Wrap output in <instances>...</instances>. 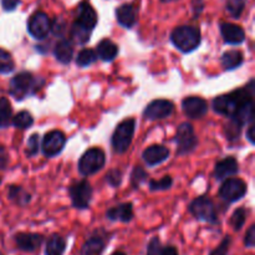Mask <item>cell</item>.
<instances>
[{
    "label": "cell",
    "mask_w": 255,
    "mask_h": 255,
    "mask_svg": "<svg viewBox=\"0 0 255 255\" xmlns=\"http://www.w3.org/2000/svg\"><path fill=\"white\" fill-rule=\"evenodd\" d=\"M7 164V152L2 146H0V169H4Z\"/></svg>",
    "instance_id": "45"
},
{
    "label": "cell",
    "mask_w": 255,
    "mask_h": 255,
    "mask_svg": "<svg viewBox=\"0 0 255 255\" xmlns=\"http://www.w3.org/2000/svg\"><path fill=\"white\" fill-rule=\"evenodd\" d=\"M116 19L121 26L131 29L137 21V10L132 4H122L116 9Z\"/></svg>",
    "instance_id": "18"
},
{
    "label": "cell",
    "mask_w": 255,
    "mask_h": 255,
    "mask_svg": "<svg viewBox=\"0 0 255 255\" xmlns=\"http://www.w3.org/2000/svg\"><path fill=\"white\" fill-rule=\"evenodd\" d=\"M7 197H9L10 201H12L20 207L26 206L31 198L30 194L20 186H10L7 189Z\"/></svg>",
    "instance_id": "26"
},
{
    "label": "cell",
    "mask_w": 255,
    "mask_h": 255,
    "mask_svg": "<svg viewBox=\"0 0 255 255\" xmlns=\"http://www.w3.org/2000/svg\"><path fill=\"white\" fill-rule=\"evenodd\" d=\"M189 212L194 218L199 219V221L207 222V223H217V213L216 207H214L213 202L206 196L198 197L194 199L189 206Z\"/></svg>",
    "instance_id": "7"
},
{
    "label": "cell",
    "mask_w": 255,
    "mask_h": 255,
    "mask_svg": "<svg viewBox=\"0 0 255 255\" xmlns=\"http://www.w3.org/2000/svg\"><path fill=\"white\" fill-rule=\"evenodd\" d=\"M244 61L243 54L238 50H231L222 55V66L224 70H234L241 66Z\"/></svg>",
    "instance_id": "25"
},
{
    "label": "cell",
    "mask_w": 255,
    "mask_h": 255,
    "mask_svg": "<svg viewBox=\"0 0 255 255\" xmlns=\"http://www.w3.org/2000/svg\"><path fill=\"white\" fill-rule=\"evenodd\" d=\"M0 255H2V254H1V253H0Z\"/></svg>",
    "instance_id": "49"
},
{
    "label": "cell",
    "mask_w": 255,
    "mask_h": 255,
    "mask_svg": "<svg viewBox=\"0 0 255 255\" xmlns=\"http://www.w3.org/2000/svg\"><path fill=\"white\" fill-rule=\"evenodd\" d=\"M0 2H1V7L4 11L11 12L19 6L21 0H0Z\"/></svg>",
    "instance_id": "41"
},
{
    "label": "cell",
    "mask_w": 255,
    "mask_h": 255,
    "mask_svg": "<svg viewBox=\"0 0 255 255\" xmlns=\"http://www.w3.org/2000/svg\"><path fill=\"white\" fill-rule=\"evenodd\" d=\"M247 193V184L246 182L239 178H229L226 179L219 189V196L223 201L228 203H234L243 198Z\"/></svg>",
    "instance_id": "10"
},
{
    "label": "cell",
    "mask_w": 255,
    "mask_h": 255,
    "mask_svg": "<svg viewBox=\"0 0 255 255\" xmlns=\"http://www.w3.org/2000/svg\"><path fill=\"white\" fill-rule=\"evenodd\" d=\"M162 2H172V1H177V0H161Z\"/></svg>",
    "instance_id": "48"
},
{
    "label": "cell",
    "mask_w": 255,
    "mask_h": 255,
    "mask_svg": "<svg viewBox=\"0 0 255 255\" xmlns=\"http://www.w3.org/2000/svg\"><path fill=\"white\" fill-rule=\"evenodd\" d=\"M221 34L224 42L229 45H239L246 40V32L242 26L232 22H222Z\"/></svg>",
    "instance_id": "16"
},
{
    "label": "cell",
    "mask_w": 255,
    "mask_h": 255,
    "mask_svg": "<svg viewBox=\"0 0 255 255\" xmlns=\"http://www.w3.org/2000/svg\"><path fill=\"white\" fill-rule=\"evenodd\" d=\"M254 80H251L249 84L243 89H239L231 94L222 95L214 99L213 110L217 114L224 115V116L232 117L244 104L249 101H253L254 99Z\"/></svg>",
    "instance_id": "1"
},
{
    "label": "cell",
    "mask_w": 255,
    "mask_h": 255,
    "mask_svg": "<svg viewBox=\"0 0 255 255\" xmlns=\"http://www.w3.org/2000/svg\"><path fill=\"white\" fill-rule=\"evenodd\" d=\"M232 239L231 237H226V238L222 241V243L217 247L214 251H212V253L209 255H228L229 248H231Z\"/></svg>",
    "instance_id": "39"
},
{
    "label": "cell",
    "mask_w": 255,
    "mask_h": 255,
    "mask_svg": "<svg viewBox=\"0 0 255 255\" xmlns=\"http://www.w3.org/2000/svg\"><path fill=\"white\" fill-rule=\"evenodd\" d=\"M119 54V46L110 39H104L97 45V55L104 61H112Z\"/></svg>",
    "instance_id": "23"
},
{
    "label": "cell",
    "mask_w": 255,
    "mask_h": 255,
    "mask_svg": "<svg viewBox=\"0 0 255 255\" xmlns=\"http://www.w3.org/2000/svg\"><path fill=\"white\" fill-rule=\"evenodd\" d=\"M174 110V105L172 101L168 100H154L152 101L148 106L146 107L143 112V116L147 120H163L167 119L168 116H171L172 112Z\"/></svg>",
    "instance_id": "11"
},
{
    "label": "cell",
    "mask_w": 255,
    "mask_h": 255,
    "mask_svg": "<svg viewBox=\"0 0 255 255\" xmlns=\"http://www.w3.org/2000/svg\"><path fill=\"white\" fill-rule=\"evenodd\" d=\"M173 181L169 176L163 177L159 181H152L149 182V188L151 191H164V189H168L172 186Z\"/></svg>",
    "instance_id": "35"
},
{
    "label": "cell",
    "mask_w": 255,
    "mask_h": 255,
    "mask_svg": "<svg viewBox=\"0 0 255 255\" xmlns=\"http://www.w3.org/2000/svg\"><path fill=\"white\" fill-rule=\"evenodd\" d=\"M247 0H227L226 9L234 19H239L246 9Z\"/></svg>",
    "instance_id": "30"
},
{
    "label": "cell",
    "mask_w": 255,
    "mask_h": 255,
    "mask_svg": "<svg viewBox=\"0 0 255 255\" xmlns=\"http://www.w3.org/2000/svg\"><path fill=\"white\" fill-rule=\"evenodd\" d=\"M147 177H148V174H147V172L144 171L142 167H134L131 174L132 187H133L134 189H138V187L141 186L143 182H146Z\"/></svg>",
    "instance_id": "34"
},
{
    "label": "cell",
    "mask_w": 255,
    "mask_h": 255,
    "mask_svg": "<svg viewBox=\"0 0 255 255\" xmlns=\"http://www.w3.org/2000/svg\"><path fill=\"white\" fill-rule=\"evenodd\" d=\"M70 198L72 206L77 209H85L90 206L92 198L91 184L87 181H80L70 187Z\"/></svg>",
    "instance_id": "9"
},
{
    "label": "cell",
    "mask_w": 255,
    "mask_h": 255,
    "mask_svg": "<svg viewBox=\"0 0 255 255\" xmlns=\"http://www.w3.org/2000/svg\"><path fill=\"white\" fill-rule=\"evenodd\" d=\"M111 255H127V254L124 253V252H115V253H112Z\"/></svg>",
    "instance_id": "47"
},
{
    "label": "cell",
    "mask_w": 255,
    "mask_h": 255,
    "mask_svg": "<svg viewBox=\"0 0 255 255\" xmlns=\"http://www.w3.org/2000/svg\"><path fill=\"white\" fill-rule=\"evenodd\" d=\"M66 137L61 131L47 132L42 139V152L46 157H54L62 151Z\"/></svg>",
    "instance_id": "12"
},
{
    "label": "cell",
    "mask_w": 255,
    "mask_h": 255,
    "mask_svg": "<svg viewBox=\"0 0 255 255\" xmlns=\"http://www.w3.org/2000/svg\"><path fill=\"white\" fill-rule=\"evenodd\" d=\"M176 143L177 153L179 156H182V154H188L192 151H194V148L198 144V139H197V136L194 134L193 126L191 124L184 122V124L179 125L176 133Z\"/></svg>",
    "instance_id": "6"
},
{
    "label": "cell",
    "mask_w": 255,
    "mask_h": 255,
    "mask_svg": "<svg viewBox=\"0 0 255 255\" xmlns=\"http://www.w3.org/2000/svg\"><path fill=\"white\" fill-rule=\"evenodd\" d=\"M27 31L35 39H45L51 31V20L44 11L34 12L27 21Z\"/></svg>",
    "instance_id": "8"
},
{
    "label": "cell",
    "mask_w": 255,
    "mask_h": 255,
    "mask_svg": "<svg viewBox=\"0 0 255 255\" xmlns=\"http://www.w3.org/2000/svg\"><path fill=\"white\" fill-rule=\"evenodd\" d=\"M169 156V149L161 144H153L146 148V151L142 153V158L148 166H157L166 161Z\"/></svg>",
    "instance_id": "17"
},
{
    "label": "cell",
    "mask_w": 255,
    "mask_h": 255,
    "mask_svg": "<svg viewBox=\"0 0 255 255\" xmlns=\"http://www.w3.org/2000/svg\"><path fill=\"white\" fill-rule=\"evenodd\" d=\"M106 239L100 234H94L90 237L82 246L80 255H101L106 247Z\"/></svg>",
    "instance_id": "21"
},
{
    "label": "cell",
    "mask_w": 255,
    "mask_h": 255,
    "mask_svg": "<svg viewBox=\"0 0 255 255\" xmlns=\"http://www.w3.org/2000/svg\"><path fill=\"white\" fill-rule=\"evenodd\" d=\"M106 181L110 186L119 187L122 182V172L120 169H112L107 173Z\"/></svg>",
    "instance_id": "38"
},
{
    "label": "cell",
    "mask_w": 255,
    "mask_h": 255,
    "mask_svg": "<svg viewBox=\"0 0 255 255\" xmlns=\"http://www.w3.org/2000/svg\"><path fill=\"white\" fill-rule=\"evenodd\" d=\"M224 131H226V134L227 137H228L229 141H236V139H238L239 136H241L242 127L231 120L229 124L226 126V129H224Z\"/></svg>",
    "instance_id": "36"
},
{
    "label": "cell",
    "mask_w": 255,
    "mask_h": 255,
    "mask_svg": "<svg viewBox=\"0 0 255 255\" xmlns=\"http://www.w3.org/2000/svg\"><path fill=\"white\" fill-rule=\"evenodd\" d=\"M192 7L196 16H198L204 9V0H192Z\"/></svg>",
    "instance_id": "43"
},
{
    "label": "cell",
    "mask_w": 255,
    "mask_h": 255,
    "mask_svg": "<svg viewBox=\"0 0 255 255\" xmlns=\"http://www.w3.org/2000/svg\"><path fill=\"white\" fill-rule=\"evenodd\" d=\"M182 109H183L184 115L189 119L199 120L206 116L208 111V105L203 99L197 96L187 97L182 101Z\"/></svg>",
    "instance_id": "14"
},
{
    "label": "cell",
    "mask_w": 255,
    "mask_h": 255,
    "mask_svg": "<svg viewBox=\"0 0 255 255\" xmlns=\"http://www.w3.org/2000/svg\"><path fill=\"white\" fill-rule=\"evenodd\" d=\"M161 242H159L158 238H152L151 242H149L148 247H147V253L146 255H159V252H161Z\"/></svg>",
    "instance_id": "40"
},
{
    "label": "cell",
    "mask_w": 255,
    "mask_h": 255,
    "mask_svg": "<svg viewBox=\"0 0 255 255\" xmlns=\"http://www.w3.org/2000/svg\"><path fill=\"white\" fill-rule=\"evenodd\" d=\"M37 151H39V134L34 133L30 136L29 141H27V147L25 153H26V156L31 157L35 156L37 153Z\"/></svg>",
    "instance_id": "37"
},
{
    "label": "cell",
    "mask_w": 255,
    "mask_h": 255,
    "mask_svg": "<svg viewBox=\"0 0 255 255\" xmlns=\"http://www.w3.org/2000/svg\"><path fill=\"white\" fill-rule=\"evenodd\" d=\"M15 64L12 56L5 50L0 49V74H9L14 70Z\"/></svg>",
    "instance_id": "32"
},
{
    "label": "cell",
    "mask_w": 255,
    "mask_h": 255,
    "mask_svg": "<svg viewBox=\"0 0 255 255\" xmlns=\"http://www.w3.org/2000/svg\"><path fill=\"white\" fill-rule=\"evenodd\" d=\"M201 31L191 25L177 26L171 34V41L179 51L188 52L194 51L201 45Z\"/></svg>",
    "instance_id": "2"
},
{
    "label": "cell",
    "mask_w": 255,
    "mask_h": 255,
    "mask_svg": "<svg viewBox=\"0 0 255 255\" xmlns=\"http://www.w3.org/2000/svg\"><path fill=\"white\" fill-rule=\"evenodd\" d=\"M44 81H39L30 72H20L10 81V95L16 100H24L25 97L36 94Z\"/></svg>",
    "instance_id": "3"
},
{
    "label": "cell",
    "mask_w": 255,
    "mask_h": 255,
    "mask_svg": "<svg viewBox=\"0 0 255 255\" xmlns=\"http://www.w3.org/2000/svg\"><path fill=\"white\" fill-rule=\"evenodd\" d=\"M238 162L234 157H227V158L222 159L221 162L216 164L214 168V177L219 181L226 179L228 177L234 176L238 173Z\"/></svg>",
    "instance_id": "19"
},
{
    "label": "cell",
    "mask_w": 255,
    "mask_h": 255,
    "mask_svg": "<svg viewBox=\"0 0 255 255\" xmlns=\"http://www.w3.org/2000/svg\"><path fill=\"white\" fill-rule=\"evenodd\" d=\"M91 32L90 30L85 29L81 25H79L77 22H74L71 26V39L74 40L77 44H86L90 40L91 36Z\"/></svg>",
    "instance_id": "28"
},
{
    "label": "cell",
    "mask_w": 255,
    "mask_h": 255,
    "mask_svg": "<svg viewBox=\"0 0 255 255\" xmlns=\"http://www.w3.org/2000/svg\"><path fill=\"white\" fill-rule=\"evenodd\" d=\"M12 120V109L9 100L0 97V128H6Z\"/></svg>",
    "instance_id": "27"
},
{
    "label": "cell",
    "mask_w": 255,
    "mask_h": 255,
    "mask_svg": "<svg viewBox=\"0 0 255 255\" xmlns=\"http://www.w3.org/2000/svg\"><path fill=\"white\" fill-rule=\"evenodd\" d=\"M96 52L92 49H82L76 57V62L79 66L86 67L90 66L92 62L96 61Z\"/></svg>",
    "instance_id": "31"
},
{
    "label": "cell",
    "mask_w": 255,
    "mask_h": 255,
    "mask_svg": "<svg viewBox=\"0 0 255 255\" xmlns=\"http://www.w3.org/2000/svg\"><path fill=\"white\" fill-rule=\"evenodd\" d=\"M244 244H246L247 248H253L255 246V226H252L248 229L246 234V238H244Z\"/></svg>",
    "instance_id": "42"
},
{
    "label": "cell",
    "mask_w": 255,
    "mask_h": 255,
    "mask_svg": "<svg viewBox=\"0 0 255 255\" xmlns=\"http://www.w3.org/2000/svg\"><path fill=\"white\" fill-rule=\"evenodd\" d=\"M254 132H255V127H254V125L252 124L251 126H249L248 131H247V137H248L249 142H251V143H253V144H254V142H255V141H254V138H255Z\"/></svg>",
    "instance_id": "46"
},
{
    "label": "cell",
    "mask_w": 255,
    "mask_h": 255,
    "mask_svg": "<svg viewBox=\"0 0 255 255\" xmlns=\"http://www.w3.org/2000/svg\"><path fill=\"white\" fill-rule=\"evenodd\" d=\"M97 20H99L97 19V12L95 11L92 5L89 1L80 2L76 10V20H75V22L81 25L85 29L92 31L96 27Z\"/></svg>",
    "instance_id": "13"
},
{
    "label": "cell",
    "mask_w": 255,
    "mask_h": 255,
    "mask_svg": "<svg viewBox=\"0 0 255 255\" xmlns=\"http://www.w3.org/2000/svg\"><path fill=\"white\" fill-rule=\"evenodd\" d=\"M246 221H247V211L243 208V207H241V208L237 209V211L233 213V216H232L231 218L232 228L237 232L241 231V229L243 228Z\"/></svg>",
    "instance_id": "33"
},
{
    "label": "cell",
    "mask_w": 255,
    "mask_h": 255,
    "mask_svg": "<svg viewBox=\"0 0 255 255\" xmlns=\"http://www.w3.org/2000/svg\"><path fill=\"white\" fill-rule=\"evenodd\" d=\"M106 217L110 221H120L127 223L133 218V209L131 203H121L116 207H112L106 212Z\"/></svg>",
    "instance_id": "20"
},
{
    "label": "cell",
    "mask_w": 255,
    "mask_h": 255,
    "mask_svg": "<svg viewBox=\"0 0 255 255\" xmlns=\"http://www.w3.org/2000/svg\"><path fill=\"white\" fill-rule=\"evenodd\" d=\"M66 249V241L59 234H52L46 242L45 255H64Z\"/></svg>",
    "instance_id": "24"
},
{
    "label": "cell",
    "mask_w": 255,
    "mask_h": 255,
    "mask_svg": "<svg viewBox=\"0 0 255 255\" xmlns=\"http://www.w3.org/2000/svg\"><path fill=\"white\" fill-rule=\"evenodd\" d=\"M14 241L20 251L32 253L37 251L44 243V237L37 233H17L14 237Z\"/></svg>",
    "instance_id": "15"
},
{
    "label": "cell",
    "mask_w": 255,
    "mask_h": 255,
    "mask_svg": "<svg viewBox=\"0 0 255 255\" xmlns=\"http://www.w3.org/2000/svg\"><path fill=\"white\" fill-rule=\"evenodd\" d=\"M11 124L14 125L16 128L25 129V128H29V127L32 126V124H34V119H32V116L30 112L21 111V112H19V114H16V116L12 117Z\"/></svg>",
    "instance_id": "29"
},
{
    "label": "cell",
    "mask_w": 255,
    "mask_h": 255,
    "mask_svg": "<svg viewBox=\"0 0 255 255\" xmlns=\"http://www.w3.org/2000/svg\"><path fill=\"white\" fill-rule=\"evenodd\" d=\"M54 55L57 61H60L61 64H69L74 56V46H72L71 41L66 39L60 40L55 46Z\"/></svg>",
    "instance_id": "22"
},
{
    "label": "cell",
    "mask_w": 255,
    "mask_h": 255,
    "mask_svg": "<svg viewBox=\"0 0 255 255\" xmlns=\"http://www.w3.org/2000/svg\"><path fill=\"white\" fill-rule=\"evenodd\" d=\"M159 255H179V253L178 251H177L176 247L167 246V247H162L161 252H159Z\"/></svg>",
    "instance_id": "44"
},
{
    "label": "cell",
    "mask_w": 255,
    "mask_h": 255,
    "mask_svg": "<svg viewBox=\"0 0 255 255\" xmlns=\"http://www.w3.org/2000/svg\"><path fill=\"white\" fill-rule=\"evenodd\" d=\"M134 128H136V122L133 119L125 120L116 127L111 138L112 148L116 153H125L128 149L133 138Z\"/></svg>",
    "instance_id": "4"
},
{
    "label": "cell",
    "mask_w": 255,
    "mask_h": 255,
    "mask_svg": "<svg viewBox=\"0 0 255 255\" xmlns=\"http://www.w3.org/2000/svg\"><path fill=\"white\" fill-rule=\"evenodd\" d=\"M106 157L102 149L90 148L85 152L79 161V171L82 176H91L105 166Z\"/></svg>",
    "instance_id": "5"
}]
</instances>
